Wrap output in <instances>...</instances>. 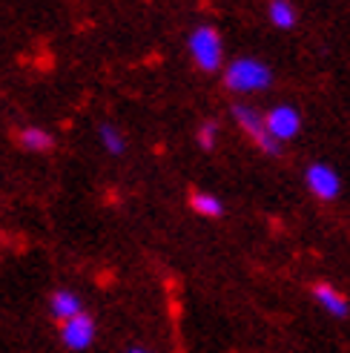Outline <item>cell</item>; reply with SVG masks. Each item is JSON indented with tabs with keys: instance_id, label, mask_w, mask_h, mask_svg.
<instances>
[{
	"instance_id": "7a4b0ae2",
	"label": "cell",
	"mask_w": 350,
	"mask_h": 353,
	"mask_svg": "<svg viewBox=\"0 0 350 353\" xmlns=\"http://www.w3.org/2000/svg\"><path fill=\"white\" fill-rule=\"evenodd\" d=\"M189 55L201 72H218L221 58H224V46H221V34L216 26H196L189 34Z\"/></svg>"
},
{
	"instance_id": "8992f818",
	"label": "cell",
	"mask_w": 350,
	"mask_h": 353,
	"mask_svg": "<svg viewBox=\"0 0 350 353\" xmlns=\"http://www.w3.org/2000/svg\"><path fill=\"white\" fill-rule=\"evenodd\" d=\"M61 339L72 350H86L95 339V319L90 313H78L72 319H66L61 327Z\"/></svg>"
},
{
	"instance_id": "3957f363",
	"label": "cell",
	"mask_w": 350,
	"mask_h": 353,
	"mask_svg": "<svg viewBox=\"0 0 350 353\" xmlns=\"http://www.w3.org/2000/svg\"><path fill=\"white\" fill-rule=\"evenodd\" d=\"M233 118L238 121V127L247 132V138L253 141V144H256L261 152H267V155H278V152H282V147H278L276 141L267 135L265 118H261L253 107H236V110H233Z\"/></svg>"
},
{
	"instance_id": "30bf717a",
	"label": "cell",
	"mask_w": 350,
	"mask_h": 353,
	"mask_svg": "<svg viewBox=\"0 0 350 353\" xmlns=\"http://www.w3.org/2000/svg\"><path fill=\"white\" fill-rule=\"evenodd\" d=\"M189 207L196 210L198 216H207V219H218L224 213V204L216 192H192L189 196Z\"/></svg>"
},
{
	"instance_id": "8fae6325",
	"label": "cell",
	"mask_w": 350,
	"mask_h": 353,
	"mask_svg": "<svg viewBox=\"0 0 350 353\" xmlns=\"http://www.w3.org/2000/svg\"><path fill=\"white\" fill-rule=\"evenodd\" d=\"M267 14H270V23L278 26V29H293L296 26V6L287 3V0H273Z\"/></svg>"
},
{
	"instance_id": "277c9868",
	"label": "cell",
	"mask_w": 350,
	"mask_h": 353,
	"mask_svg": "<svg viewBox=\"0 0 350 353\" xmlns=\"http://www.w3.org/2000/svg\"><path fill=\"white\" fill-rule=\"evenodd\" d=\"M265 127H267V135L276 141V144H282V141H290V138L299 135L302 115L296 107H290V103H285V107H273L265 115Z\"/></svg>"
},
{
	"instance_id": "5bb4252c",
	"label": "cell",
	"mask_w": 350,
	"mask_h": 353,
	"mask_svg": "<svg viewBox=\"0 0 350 353\" xmlns=\"http://www.w3.org/2000/svg\"><path fill=\"white\" fill-rule=\"evenodd\" d=\"M127 353H152V350H147V347H130Z\"/></svg>"
},
{
	"instance_id": "4fadbf2b",
	"label": "cell",
	"mask_w": 350,
	"mask_h": 353,
	"mask_svg": "<svg viewBox=\"0 0 350 353\" xmlns=\"http://www.w3.org/2000/svg\"><path fill=\"white\" fill-rule=\"evenodd\" d=\"M196 138H198V147L201 150H213L216 147V138H218V123L216 121H204L201 127H198V132H196Z\"/></svg>"
},
{
	"instance_id": "6da1fadb",
	"label": "cell",
	"mask_w": 350,
	"mask_h": 353,
	"mask_svg": "<svg viewBox=\"0 0 350 353\" xmlns=\"http://www.w3.org/2000/svg\"><path fill=\"white\" fill-rule=\"evenodd\" d=\"M270 83H273L270 66L256 61V58H236L224 69V86L230 92H238V95L261 92V90H267Z\"/></svg>"
},
{
	"instance_id": "5b68a950",
	"label": "cell",
	"mask_w": 350,
	"mask_h": 353,
	"mask_svg": "<svg viewBox=\"0 0 350 353\" xmlns=\"http://www.w3.org/2000/svg\"><path fill=\"white\" fill-rule=\"evenodd\" d=\"M305 181H307L313 196H319L325 201H333L339 196V190H342L339 172L333 167H327V164H310L307 172H305Z\"/></svg>"
},
{
	"instance_id": "7c38bea8",
	"label": "cell",
	"mask_w": 350,
	"mask_h": 353,
	"mask_svg": "<svg viewBox=\"0 0 350 353\" xmlns=\"http://www.w3.org/2000/svg\"><path fill=\"white\" fill-rule=\"evenodd\" d=\"M98 135H101V144L107 147V152H112V155H121L127 150V141H124V135H121L112 123H101V130H98Z\"/></svg>"
},
{
	"instance_id": "ba28073f",
	"label": "cell",
	"mask_w": 350,
	"mask_h": 353,
	"mask_svg": "<svg viewBox=\"0 0 350 353\" xmlns=\"http://www.w3.org/2000/svg\"><path fill=\"white\" fill-rule=\"evenodd\" d=\"M49 310L55 319L66 322V319H72V316L83 313V305H81V299L72 293V290H55L49 299Z\"/></svg>"
},
{
	"instance_id": "52a82bcc",
	"label": "cell",
	"mask_w": 350,
	"mask_h": 353,
	"mask_svg": "<svg viewBox=\"0 0 350 353\" xmlns=\"http://www.w3.org/2000/svg\"><path fill=\"white\" fill-rule=\"evenodd\" d=\"M313 299L330 313V316H336V319H344L347 316V299L333 288V285H327V281H319L316 288H313Z\"/></svg>"
},
{
	"instance_id": "9c48e42d",
	"label": "cell",
	"mask_w": 350,
	"mask_h": 353,
	"mask_svg": "<svg viewBox=\"0 0 350 353\" xmlns=\"http://www.w3.org/2000/svg\"><path fill=\"white\" fill-rule=\"evenodd\" d=\"M17 141H21V147L29 150V152H46V150L55 147V138H52L46 130H41V127H26V130H21Z\"/></svg>"
}]
</instances>
